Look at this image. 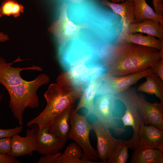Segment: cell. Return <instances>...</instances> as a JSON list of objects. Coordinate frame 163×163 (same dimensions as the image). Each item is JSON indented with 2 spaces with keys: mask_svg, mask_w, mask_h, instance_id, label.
Wrapping results in <instances>:
<instances>
[{
  "mask_svg": "<svg viewBox=\"0 0 163 163\" xmlns=\"http://www.w3.org/2000/svg\"><path fill=\"white\" fill-rule=\"evenodd\" d=\"M153 73L152 68L123 76H114L104 73L96 95L107 93L116 95L127 90L141 78Z\"/></svg>",
  "mask_w": 163,
  "mask_h": 163,
  "instance_id": "cell-9",
  "label": "cell"
},
{
  "mask_svg": "<svg viewBox=\"0 0 163 163\" xmlns=\"http://www.w3.org/2000/svg\"><path fill=\"white\" fill-rule=\"evenodd\" d=\"M87 116L80 115L73 107L70 118L71 128L68 139L78 144L83 151L82 158L89 160L98 159L97 152L92 146L89 139V133L92 129V124L87 120Z\"/></svg>",
  "mask_w": 163,
  "mask_h": 163,
  "instance_id": "cell-6",
  "label": "cell"
},
{
  "mask_svg": "<svg viewBox=\"0 0 163 163\" xmlns=\"http://www.w3.org/2000/svg\"><path fill=\"white\" fill-rule=\"evenodd\" d=\"M105 73V69L101 64L81 61L60 74L56 82L84 89L92 78Z\"/></svg>",
  "mask_w": 163,
  "mask_h": 163,
  "instance_id": "cell-5",
  "label": "cell"
},
{
  "mask_svg": "<svg viewBox=\"0 0 163 163\" xmlns=\"http://www.w3.org/2000/svg\"><path fill=\"white\" fill-rule=\"evenodd\" d=\"M21 161L16 158L0 153V163H20Z\"/></svg>",
  "mask_w": 163,
  "mask_h": 163,
  "instance_id": "cell-30",
  "label": "cell"
},
{
  "mask_svg": "<svg viewBox=\"0 0 163 163\" xmlns=\"http://www.w3.org/2000/svg\"><path fill=\"white\" fill-rule=\"evenodd\" d=\"M98 57L106 73L120 77L152 68L163 58V54L153 48L125 43L103 45Z\"/></svg>",
  "mask_w": 163,
  "mask_h": 163,
  "instance_id": "cell-1",
  "label": "cell"
},
{
  "mask_svg": "<svg viewBox=\"0 0 163 163\" xmlns=\"http://www.w3.org/2000/svg\"><path fill=\"white\" fill-rule=\"evenodd\" d=\"M101 4L109 7L114 13L121 16L123 25L121 31L119 32L127 33L129 25L134 23V4L133 1L126 0L125 2L119 4L111 2L108 0H102Z\"/></svg>",
  "mask_w": 163,
  "mask_h": 163,
  "instance_id": "cell-16",
  "label": "cell"
},
{
  "mask_svg": "<svg viewBox=\"0 0 163 163\" xmlns=\"http://www.w3.org/2000/svg\"><path fill=\"white\" fill-rule=\"evenodd\" d=\"M37 151L42 155L59 152L64 148L66 141L50 132L48 126L39 127L37 125Z\"/></svg>",
  "mask_w": 163,
  "mask_h": 163,
  "instance_id": "cell-14",
  "label": "cell"
},
{
  "mask_svg": "<svg viewBox=\"0 0 163 163\" xmlns=\"http://www.w3.org/2000/svg\"><path fill=\"white\" fill-rule=\"evenodd\" d=\"M23 128L22 125H20L11 129H0V139L6 137L12 138L14 136L20 133Z\"/></svg>",
  "mask_w": 163,
  "mask_h": 163,
  "instance_id": "cell-27",
  "label": "cell"
},
{
  "mask_svg": "<svg viewBox=\"0 0 163 163\" xmlns=\"http://www.w3.org/2000/svg\"><path fill=\"white\" fill-rule=\"evenodd\" d=\"M24 9L23 6L17 0H4L0 6V18L11 15L17 18L23 13Z\"/></svg>",
  "mask_w": 163,
  "mask_h": 163,
  "instance_id": "cell-25",
  "label": "cell"
},
{
  "mask_svg": "<svg viewBox=\"0 0 163 163\" xmlns=\"http://www.w3.org/2000/svg\"><path fill=\"white\" fill-rule=\"evenodd\" d=\"M138 146L155 148L163 152V130L152 125H144L139 132Z\"/></svg>",
  "mask_w": 163,
  "mask_h": 163,
  "instance_id": "cell-15",
  "label": "cell"
},
{
  "mask_svg": "<svg viewBox=\"0 0 163 163\" xmlns=\"http://www.w3.org/2000/svg\"><path fill=\"white\" fill-rule=\"evenodd\" d=\"M138 95L135 87H130L115 95L117 100L120 101L125 105L126 110L123 117L114 118L122 120L123 124V127L126 126L132 127L133 132V136L127 140L129 148L131 149H134L137 146L139 132L142 127L145 124L137 110Z\"/></svg>",
  "mask_w": 163,
  "mask_h": 163,
  "instance_id": "cell-4",
  "label": "cell"
},
{
  "mask_svg": "<svg viewBox=\"0 0 163 163\" xmlns=\"http://www.w3.org/2000/svg\"><path fill=\"white\" fill-rule=\"evenodd\" d=\"M91 124L97 138L98 158L103 163H107L122 140L114 138L109 129L105 128L98 120L94 121Z\"/></svg>",
  "mask_w": 163,
  "mask_h": 163,
  "instance_id": "cell-10",
  "label": "cell"
},
{
  "mask_svg": "<svg viewBox=\"0 0 163 163\" xmlns=\"http://www.w3.org/2000/svg\"><path fill=\"white\" fill-rule=\"evenodd\" d=\"M67 8V4L63 3L60 8L58 19L48 29L54 34L61 48L70 41L78 39L81 30L89 28L87 23L75 24L72 22L68 16Z\"/></svg>",
  "mask_w": 163,
  "mask_h": 163,
  "instance_id": "cell-7",
  "label": "cell"
},
{
  "mask_svg": "<svg viewBox=\"0 0 163 163\" xmlns=\"http://www.w3.org/2000/svg\"><path fill=\"white\" fill-rule=\"evenodd\" d=\"M152 68L154 73L159 77L163 81V58H161Z\"/></svg>",
  "mask_w": 163,
  "mask_h": 163,
  "instance_id": "cell-29",
  "label": "cell"
},
{
  "mask_svg": "<svg viewBox=\"0 0 163 163\" xmlns=\"http://www.w3.org/2000/svg\"><path fill=\"white\" fill-rule=\"evenodd\" d=\"M93 113L103 126L108 129H112L119 136L124 133V128L120 127L115 120L113 112L117 100L115 95L109 93L95 96Z\"/></svg>",
  "mask_w": 163,
  "mask_h": 163,
  "instance_id": "cell-8",
  "label": "cell"
},
{
  "mask_svg": "<svg viewBox=\"0 0 163 163\" xmlns=\"http://www.w3.org/2000/svg\"><path fill=\"white\" fill-rule=\"evenodd\" d=\"M140 32L156 37L163 40V25L151 19H146L138 23L129 25L127 33Z\"/></svg>",
  "mask_w": 163,
  "mask_h": 163,
  "instance_id": "cell-21",
  "label": "cell"
},
{
  "mask_svg": "<svg viewBox=\"0 0 163 163\" xmlns=\"http://www.w3.org/2000/svg\"><path fill=\"white\" fill-rule=\"evenodd\" d=\"M70 2L75 4H80L85 0H69Z\"/></svg>",
  "mask_w": 163,
  "mask_h": 163,
  "instance_id": "cell-32",
  "label": "cell"
},
{
  "mask_svg": "<svg viewBox=\"0 0 163 163\" xmlns=\"http://www.w3.org/2000/svg\"><path fill=\"white\" fill-rule=\"evenodd\" d=\"M158 2L160 3H162V0H156Z\"/></svg>",
  "mask_w": 163,
  "mask_h": 163,
  "instance_id": "cell-35",
  "label": "cell"
},
{
  "mask_svg": "<svg viewBox=\"0 0 163 163\" xmlns=\"http://www.w3.org/2000/svg\"><path fill=\"white\" fill-rule=\"evenodd\" d=\"M11 149V138L6 137L0 139V153L8 155Z\"/></svg>",
  "mask_w": 163,
  "mask_h": 163,
  "instance_id": "cell-28",
  "label": "cell"
},
{
  "mask_svg": "<svg viewBox=\"0 0 163 163\" xmlns=\"http://www.w3.org/2000/svg\"><path fill=\"white\" fill-rule=\"evenodd\" d=\"M137 103L138 113L144 123L163 130V104L157 101L150 103L142 94H138Z\"/></svg>",
  "mask_w": 163,
  "mask_h": 163,
  "instance_id": "cell-11",
  "label": "cell"
},
{
  "mask_svg": "<svg viewBox=\"0 0 163 163\" xmlns=\"http://www.w3.org/2000/svg\"><path fill=\"white\" fill-rule=\"evenodd\" d=\"M81 147L75 142L69 144L61 156L60 163H102L96 162L82 158L83 152Z\"/></svg>",
  "mask_w": 163,
  "mask_h": 163,
  "instance_id": "cell-24",
  "label": "cell"
},
{
  "mask_svg": "<svg viewBox=\"0 0 163 163\" xmlns=\"http://www.w3.org/2000/svg\"><path fill=\"white\" fill-rule=\"evenodd\" d=\"M125 0H111V2L114 3H118L120 2L122 3L124 2ZM133 1V0H130Z\"/></svg>",
  "mask_w": 163,
  "mask_h": 163,
  "instance_id": "cell-33",
  "label": "cell"
},
{
  "mask_svg": "<svg viewBox=\"0 0 163 163\" xmlns=\"http://www.w3.org/2000/svg\"><path fill=\"white\" fill-rule=\"evenodd\" d=\"M133 2L135 23H140L145 19H151L163 25V16L156 13L145 0H133Z\"/></svg>",
  "mask_w": 163,
  "mask_h": 163,
  "instance_id": "cell-22",
  "label": "cell"
},
{
  "mask_svg": "<svg viewBox=\"0 0 163 163\" xmlns=\"http://www.w3.org/2000/svg\"><path fill=\"white\" fill-rule=\"evenodd\" d=\"M8 35L5 34L2 32H0V42H4L9 40Z\"/></svg>",
  "mask_w": 163,
  "mask_h": 163,
  "instance_id": "cell-31",
  "label": "cell"
},
{
  "mask_svg": "<svg viewBox=\"0 0 163 163\" xmlns=\"http://www.w3.org/2000/svg\"><path fill=\"white\" fill-rule=\"evenodd\" d=\"M50 80L48 75L42 73L33 80L6 89L10 98L9 107L19 125L23 123V114L27 108L33 109L39 107L37 91L40 86L48 83Z\"/></svg>",
  "mask_w": 163,
  "mask_h": 163,
  "instance_id": "cell-3",
  "label": "cell"
},
{
  "mask_svg": "<svg viewBox=\"0 0 163 163\" xmlns=\"http://www.w3.org/2000/svg\"><path fill=\"white\" fill-rule=\"evenodd\" d=\"M127 140H122L112 155L107 161L108 163H126L129 157Z\"/></svg>",
  "mask_w": 163,
  "mask_h": 163,
  "instance_id": "cell-26",
  "label": "cell"
},
{
  "mask_svg": "<svg viewBox=\"0 0 163 163\" xmlns=\"http://www.w3.org/2000/svg\"><path fill=\"white\" fill-rule=\"evenodd\" d=\"M71 105L56 117L48 126L49 131L66 140L68 139L71 126L69 125Z\"/></svg>",
  "mask_w": 163,
  "mask_h": 163,
  "instance_id": "cell-20",
  "label": "cell"
},
{
  "mask_svg": "<svg viewBox=\"0 0 163 163\" xmlns=\"http://www.w3.org/2000/svg\"><path fill=\"white\" fill-rule=\"evenodd\" d=\"M19 57L11 63H8L6 60L0 56V83L5 88L17 85L27 82L21 76V72L23 71L34 70L39 72L43 71L42 68L38 66L33 65L30 67L26 68L15 67L12 66L15 62L25 60Z\"/></svg>",
  "mask_w": 163,
  "mask_h": 163,
  "instance_id": "cell-12",
  "label": "cell"
},
{
  "mask_svg": "<svg viewBox=\"0 0 163 163\" xmlns=\"http://www.w3.org/2000/svg\"><path fill=\"white\" fill-rule=\"evenodd\" d=\"M2 94H0V103L1 101L2 98Z\"/></svg>",
  "mask_w": 163,
  "mask_h": 163,
  "instance_id": "cell-34",
  "label": "cell"
},
{
  "mask_svg": "<svg viewBox=\"0 0 163 163\" xmlns=\"http://www.w3.org/2000/svg\"><path fill=\"white\" fill-rule=\"evenodd\" d=\"M130 163H163V152L158 149L138 146L134 149Z\"/></svg>",
  "mask_w": 163,
  "mask_h": 163,
  "instance_id": "cell-19",
  "label": "cell"
},
{
  "mask_svg": "<svg viewBox=\"0 0 163 163\" xmlns=\"http://www.w3.org/2000/svg\"><path fill=\"white\" fill-rule=\"evenodd\" d=\"M118 37L113 43H130L144 46L156 49L160 51L163 48V40L157 39L153 36H143L136 33L134 34L126 33H121L119 32Z\"/></svg>",
  "mask_w": 163,
  "mask_h": 163,
  "instance_id": "cell-18",
  "label": "cell"
},
{
  "mask_svg": "<svg viewBox=\"0 0 163 163\" xmlns=\"http://www.w3.org/2000/svg\"><path fill=\"white\" fill-rule=\"evenodd\" d=\"M145 77L146 80L137 87L136 90L151 95H155L163 104V81L154 73Z\"/></svg>",
  "mask_w": 163,
  "mask_h": 163,
  "instance_id": "cell-23",
  "label": "cell"
},
{
  "mask_svg": "<svg viewBox=\"0 0 163 163\" xmlns=\"http://www.w3.org/2000/svg\"><path fill=\"white\" fill-rule=\"evenodd\" d=\"M83 89L56 82L51 84L44 94L47 104L43 110L27 124V126L37 124L39 127L49 126L63 111L80 97Z\"/></svg>",
  "mask_w": 163,
  "mask_h": 163,
  "instance_id": "cell-2",
  "label": "cell"
},
{
  "mask_svg": "<svg viewBox=\"0 0 163 163\" xmlns=\"http://www.w3.org/2000/svg\"><path fill=\"white\" fill-rule=\"evenodd\" d=\"M103 74L92 78L83 89L76 110L78 111L82 108L85 107L88 110L87 117L93 113L94 97L101 82Z\"/></svg>",
  "mask_w": 163,
  "mask_h": 163,
  "instance_id": "cell-17",
  "label": "cell"
},
{
  "mask_svg": "<svg viewBox=\"0 0 163 163\" xmlns=\"http://www.w3.org/2000/svg\"><path fill=\"white\" fill-rule=\"evenodd\" d=\"M32 126L31 128L27 130L26 136L17 134L11 138V149L9 155L16 158L32 155L33 152L37 150V125Z\"/></svg>",
  "mask_w": 163,
  "mask_h": 163,
  "instance_id": "cell-13",
  "label": "cell"
}]
</instances>
